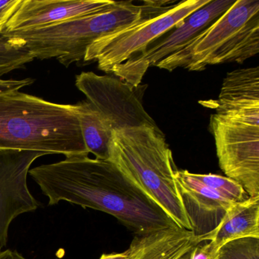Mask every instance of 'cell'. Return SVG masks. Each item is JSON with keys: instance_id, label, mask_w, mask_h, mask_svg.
<instances>
[{"instance_id": "6da1fadb", "label": "cell", "mask_w": 259, "mask_h": 259, "mask_svg": "<svg viewBox=\"0 0 259 259\" xmlns=\"http://www.w3.org/2000/svg\"><path fill=\"white\" fill-rule=\"evenodd\" d=\"M28 174L48 197L50 205L67 201L105 212L136 235L179 227L151 197L108 160L84 154L68 156L61 161L32 168Z\"/></svg>"}, {"instance_id": "7a4b0ae2", "label": "cell", "mask_w": 259, "mask_h": 259, "mask_svg": "<svg viewBox=\"0 0 259 259\" xmlns=\"http://www.w3.org/2000/svg\"><path fill=\"white\" fill-rule=\"evenodd\" d=\"M0 149L89 155L76 104L12 91L0 94Z\"/></svg>"}, {"instance_id": "3957f363", "label": "cell", "mask_w": 259, "mask_h": 259, "mask_svg": "<svg viewBox=\"0 0 259 259\" xmlns=\"http://www.w3.org/2000/svg\"><path fill=\"white\" fill-rule=\"evenodd\" d=\"M108 161L151 197L180 228L192 231L176 180L178 169L160 128L141 125L113 130Z\"/></svg>"}, {"instance_id": "277c9868", "label": "cell", "mask_w": 259, "mask_h": 259, "mask_svg": "<svg viewBox=\"0 0 259 259\" xmlns=\"http://www.w3.org/2000/svg\"><path fill=\"white\" fill-rule=\"evenodd\" d=\"M167 1H115L105 11L51 26L2 34L23 42L33 58H56L69 67L83 61L89 47L100 37L122 29L166 7Z\"/></svg>"}, {"instance_id": "5b68a950", "label": "cell", "mask_w": 259, "mask_h": 259, "mask_svg": "<svg viewBox=\"0 0 259 259\" xmlns=\"http://www.w3.org/2000/svg\"><path fill=\"white\" fill-rule=\"evenodd\" d=\"M258 53L259 0H236L186 48L154 66L169 72L179 67L202 71L207 66L242 63Z\"/></svg>"}, {"instance_id": "8992f818", "label": "cell", "mask_w": 259, "mask_h": 259, "mask_svg": "<svg viewBox=\"0 0 259 259\" xmlns=\"http://www.w3.org/2000/svg\"><path fill=\"white\" fill-rule=\"evenodd\" d=\"M209 128L223 172L248 197H259V107L212 114Z\"/></svg>"}, {"instance_id": "52a82bcc", "label": "cell", "mask_w": 259, "mask_h": 259, "mask_svg": "<svg viewBox=\"0 0 259 259\" xmlns=\"http://www.w3.org/2000/svg\"><path fill=\"white\" fill-rule=\"evenodd\" d=\"M210 0H185L114 32L100 37L88 49L84 60L98 62V69L111 73L113 69L142 54L151 44L182 23Z\"/></svg>"}, {"instance_id": "ba28073f", "label": "cell", "mask_w": 259, "mask_h": 259, "mask_svg": "<svg viewBox=\"0 0 259 259\" xmlns=\"http://www.w3.org/2000/svg\"><path fill=\"white\" fill-rule=\"evenodd\" d=\"M236 0H210L189 15L163 38L151 44L142 54L132 57L113 69L118 78L137 88L150 66L186 48L200 33L208 28L232 7Z\"/></svg>"}, {"instance_id": "9c48e42d", "label": "cell", "mask_w": 259, "mask_h": 259, "mask_svg": "<svg viewBox=\"0 0 259 259\" xmlns=\"http://www.w3.org/2000/svg\"><path fill=\"white\" fill-rule=\"evenodd\" d=\"M75 86L108 121L113 130L141 125L159 130L144 108L135 92L136 88L119 78L83 72L75 77Z\"/></svg>"}, {"instance_id": "30bf717a", "label": "cell", "mask_w": 259, "mask_h": 259, "mask_svg": "<svg viewBox=\"0 0 259 259\" xmlns=\"http://www.w3.org/2000/svg\"><path fill=\"white\" fill-rule=\"evenodd\" d=\"M45 155L35 151L0 149V251L8 243L13 221L40 206L28 189L27 178L32 163Z\"/></svg>"}, {"instance_id": "8fae6325", "label": "cell", "mask_w": 259, "mask_h": 259, "mask_svg": "<svg viewBox=\"0 0 259 259\" xmlns=\"http://www.w3.org/2000/svg\"><path fill=\"white\" fill-rule=\"evenodd\" d=\"M110 0H22L2 34L51 26L105 11Z\"/></svg>"}, {"instance_id": "7c38bea8", "label": "cell", "mask_w": 259, "mask_h": 259, "mask_svg": "<svg viewBox=\"0 0 259 259\" xmlns=\"http://www.w3.org/2000/svg\"><path fill=\"white\" fill-rule=\"evenodd\" d=\"M176 180L194 233L200 236L214 230L233 203L195 180L188 170L178 169Z\"/></svg>"}, {"instance_id": "4fadbf2b", "label": "cell", "mask_w": 259, "mask_h": 259, "mask_svg": "<svg viewBox=\"0 0 259 259\" xmlns=\"http://www.w3.org/2000/svg\"><path fill=\"white\" fill-rule=\"evenodd\" d=\"M201 242L193 231L179 227L136 235L127 259H179Z\"/></svg>"}, {"instance_id": "5bb4252c", "label": "cell", "mask_w": 259, "mask_h": 259, "mask_svg": "<svg viewBox=\"0 0 259 259\" xmlns=\"http://www.w3.org/2000/svg\"><path fill=\"white\" fill-rule=\"evenodd\" d=\"M198 237L201 242L210 241V252L215 259L218 250L227 242L244 237L259 239V197L233 203L214 230Z\"/></svg>"}, {"instance_id": "9a60e30c", "label": "cell", "mask_w": 259, "mask_h": 259, "mask_svg": "<svg viewBox=\"0 0 259 259\" xmlns=\"http://www.w3.org/2000/svg\"><path fill=\"white\" fill-rule=\"evenodd\" d=\"M216 113L232 109L259 107V68L236 69L227 74L218 100L200 101Z\"/></svg>"}, {"instance_id": "2e32d148", "label": "cell", "mask_w": 259, "mask_h": 259, "mask_svg": "<svg viewBox=\"0 0 259 259\" xmlns=\"http://www.w3.org/2000/svg\"><path fill=\"white\" fill-rule=\"evenodd\" d=\"M81 136L86 149L96 159L108 160L111 125L88 101L76 104Z\"/></svg>"}, {"instance_id": "e0dca14e", "label": "cell", "mask_w": 259, "mask_h": 259, "mask_svg": "<svg viewBox=\"0 0 259 259\" xmlns=\"http://www.w3.org/2000/svg\"><path fill=\"white\" fill-rule=\"evenodd\" d=\"M195 180L219 192L233 203L240 202L248 198L243 188L234 180L215 174H192Z\"/></svg>"}, {"instance_id": "ac0fdd59", "label": "cell", "mask_w": 259, "mask_h": 259, "mask_svg": "<svg viewBox=\"0 0 259 259\" xmlns=\"http://www.w3.org/2000/svg\"><path fill=\"white\" fill-rule=\"evenodd\" d=\"M216 259H259V239L244 237L224 244Z\"/></svg>"}, {"instance_id": "d6986e66", "label": "cell", "mask_w": 259, "mask_h": 259, "mask_svg": "<svg viewBox=\"0 0 259 259\" xmlns=\"http://www.w3.org/2000/svg\"><path fill=\"white\" fill-rule=\"evenodd\" d=\"M21 3L22 0H0V36Z\"/></svg>"}, {"instance_id": "ffe728a7", "label": "cell", "mask_w": 259, "mask_h": 259, "mask_svg": "<svg viewBox=\"0 0 259 259\" xmlns=\"http://www.w3.org/2000/svg\"><path fill=\"white\" fill-rule=\"evenodd\" d=\"M34 80L31 78L24 79H3L0 78V94L12 91H20L23 88L31 85Z\"/></svg>"}, {"instance_id": "44dd1931", "label": "cell", "mask_w": 259, "mask_h": 259, "mask_svg": "<svg viewBox=\"0 0 259 259\" xmlns=\"http://www.w3.org/2000/svg\"><path fill=\"white\" fill-rule=\"evenodd\" d=\"M191 259H215L210 252V247L208 243L200 246L199 245L194 247L192 250V257Z\"/></svg>"}, {"instance_id": "7402d4cb", "label": "cell", "mask_w": 259, "mask_h": 259, "mask_svg": "<svg viewBox=\"0 0 259 259\" xmlns=\"http://www.w3.org/2000/svg\"><path fill=\"white\" fill-rule=\"evenodd\" d=\"M8 63L9 56L7 46L4 40L0 38V78L7 73Z\"/></svg>"}, {"instance_id": "603a6c76", "label": "cell", "mask_w": 259, "mask_h": 259, "mask_svg": "<svg viewBox=\"0 0 259 259\" xmlns=\"http://www.w3.org/2000/svg\"><path fill=\"white\" fill-rule=\"evenodd\" d=\"M0 259H28L17 251L6 249L0 251Z\"/></svg>"}, {"instance_id": "cb8c5ba5", "label": "cell", "mask_w": 259, "mask_h": 259, "mask_svg": "<svg viewBox=\"0 0 259 259\" xmlns=\"http://www.w3.org/2000/svg\"><path fill=\"white\" fill-rule=\"evenodd\" d=\"M128 254L125 251L121 253H111V254H103L100 259H127Z\"/></svg>"}, {"instance_id": "d4e9b609", "label": "cell", "mask_w": 259, "mask_h": 259, "mask_svg": "<svg viewBox=\"0 0 259 259\" xmlns=\"http://www.w3.org/2000/svg\"><path fill=\"white\" fill-rule=\"evenodd\" d=\"M194 248H192V249L189 250V251H188L187 253H186V254H183V256H182L181 257H180L179 259H191V257H192V250H193Z\"/></svg>"}]
</instances>
